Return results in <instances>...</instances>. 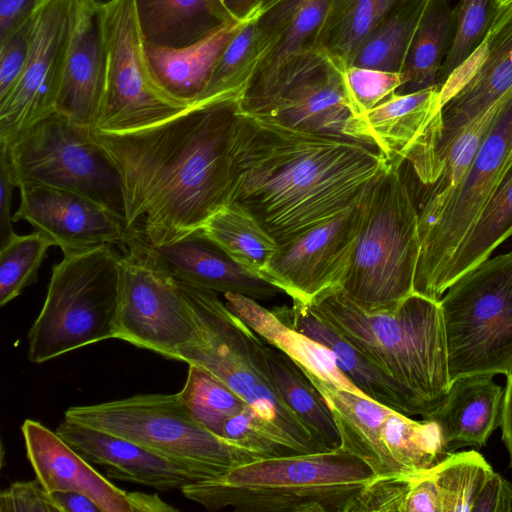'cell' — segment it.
<instances>
[{
  "mask_svg": "<svg viewBox=\"0 0 512 512\" xmlns=\"http://www.w3.org/2000/svg\"><path fill=\"white\" fill-rule=\"evenodd\" d=\"M387 164L371 142L239 112L229 204L253 216L280 245L359 203Z\"/></svg>",
  "mask_w": 512,
  "mask_h": 512,
  "instance_id": "2",
  "label": "cell"
},
{
  "mask_svg": "<svg viewBox=\"0 0 512 512\" xmlns=\"http://www.w3.org/2000/svg\"><path fill=\"white\" fill-rule=\"evenodd\" d=\"M260 14V13H259ZM256 14L245 20L211 72L199 105L240 100L271 48Z\"/></svg>",
  "mask_w": 512,
  "mask_h": 512,
  "instance_id": "34",
  "label": "cell"
},
{
  "mask_svg": "<svg viewBox=\"0 0 512 512\" xmlns=\"http://www.w3.org/2000/svg\"><path fill=\"white\" fill-rule=\"evenodd\" d=\"M400 167L388 163L360 200L357 238L339 286L368 312L392 310L415 292L419 213Z\"/></svg>",
  "mask_w": 512,
  "mask_h": 512,
  "instance_id": "6",
  "label": "cell"
},
{
  "mask_svg": "<svg viewBox=\"0 0 512 512\" xmlns=\"http://www.w3.org/2000/svg\"><path fill=\"white\" fill-rule=\"evenodd\" d=\"M440 86L393 93L352 121L354 137L373 143L388 163L408 161L420 183L437 178L436 150L442 134Z\"/></svg>",
  "mask_w": 512,
  "mask_h": 512,
  "instance_id": "17",
  "label": "cell"
},
{
  "mask_svg": "<svg viewBox=\"0 0 512 512\" xmlns=\"http://www.w3.org/2000/svg\"><path fill=\"white\" fill-rule=\"evenodd\" d=\"M502 440L509 455V467L512 468V373L507 376L504 389L501 423Z\"/></svg>",
  "mask_w": 512,
  "mask_h": 512,
  "instance_id": "53",
  "label": "cell"
},
{
  "mask_svg": "<svg viewBox=\"0 0 512 512\" xmlns=\"http://www.w3.org/2000/svg\"><path fill=\"white\" fill-rule=\"evenodd\" d=\"M243 23L231 20L182 48L144 42L146 57L157 84L173 99L190 107L199 105L214 65Z\"/></svg>",
  "mask_w": 512,
  "mask_h": 512,
  "instance_id": "26",
  "label": "cell"
},
{
  "mask_svg": "<svg viewBox=\"0 0 512 512\" xmlns=\"http://www.w3.org/2000/svg\"><path fill=\"white\" fill-rule=\"evenodd\" d=\"M144 248L153 261L173 279L217 293H235L267 301L280 288L237 263L202 229L165 245Z\"/></svg>",
  "mask_w": 512,
  "mask_h": 512,
  "instance_id": "20",
  "label": "cell"
},
{
  "mask_svg": "<svg viewBox=\"0 0 512 512\" xmlns=\"http://www.w3.org/2000/svg\"><path fill=\"white\" fill-rule=\"evenodd\" d=\"M201 229L237 263L260 277L278 248L259 222L235 204L221 208Z\"/></svg>",
  "mask_w": 512,
  "mask_h": 512,
  "instance_id": "36",
  "label": "cell"
},
{
  "mask_svg": "<svg viewBox=\"0 0 512 512\" xmlns=\"http://www.w3.org/2000/svg\"><path fill=\"white\" fill-rule=\"evenodd\" d=\"M49 495L58 512H103L90 497L77 491L55 490Z\"/></svg>",
  "mask_w": 512,
  "mask_h": 512,
  "instance_id": "51",
  "label": "cell"
},
{
  "mask_svg": "<svg viewBox=\"0 0 512 512\" xmlns=\"http://www.w3.org/2000/svg\"><path fill=\"white\" fill-rule=\"evenodd\" d=\"M54 241L35 230L14 234L0 246V305L5 306L37 281L38 270Z\"/></svg>",
  "mask_w": 512,
  "mask_h": 512,
  "instance_id": "40",
  "label": "cell"
},
{
  "mask_svg": "<svg viewBox=\"0 0 512 512\" xmlns=\"http://www.w3.org/2000/svg\"><path fill=\"white\" fill-rule=\"evenodd\" d=\"M403 512H443L434 468L411 476Z\"/></svg>",
  "mask_w": 512,
  "mask_h": 512,
  "instance_id": "47",
  "label": "cell"
},
{
  "mask_svg": "<svg viewBox=\"0 0 512 512\" xmlns=\"http://www.w3.org/2000/svg\"><path fill=\"white\" fill-rule=\"evenodd\" d=\"M454 33V9L447 0H430L417 25L402 69L407 94L439 86V77Z\"/></svg>",
  "mask_w": 512,
  "mask_h": 512,
  "instance_id": "32",
  "label": "cell"
},
{
  "mask_svg": "<svg viewBox=\"0 0 512 512\" xmlns=\"http://www.w3.org/2000/svg\"><path fill=\"white\" fill-rule=\"evenodd\" d=\"M55 432L86 460L106 467L110 478L160 491L181 489L194 482L179 465L123 437L66 419Z\"/></svg>",
  "mask_w": 512,
  "mask_h": 512,
  "instance_id": "24",
  "label": "cell"
},
{
  "mask_svg": "<svg viewBox=\"0 0 512 512\" xmlns=\"http://www.w3.org/2000/svg\"><path fill=\"white\" fill-rule=\"evenodd\" d=\"M122 252L113 338L173 359L195 336L187 302L142 244L130 241Z\"/></svg>",
  "mask_w": 512,
  "mask_h": 512,
  "instance_id": "14",
  "label": "cell"
},
{
  "mask_svg": "<svg viewBox=\"0 0 512 512\" xmlns=\"http://www.w3.org/2000/svg\"><path fill=\"white\" fill-rule=\"evenodd\" d=\"M498 8L497 0H459L454 9L453 39L440 71L439 86L482 43Z\"/></svg>",
  "mask_w": 512,
  "mask_h": 512,
  "instance_id": "41",
  "label": "cell"
},
{
  "mask_svg": "<svg viewBox=\"0 0 512 512\" xmlns=\"http://www.w3.org/2000/svg\"><path fill=\"white\" fill-rule=\"evenodd\" d=\"M429 1H400L367 37L352 65L402 72L410 43Z\"/></svg>",
  "mask_w": 512,
  "mask_h": 512,
  "instance_id": "37",
  "label": "cell"
},
{
  "mask_svg": "<svg viewBox=\"0 0 512 512\" xmlns=\"http://www.w3.org/2000/svg\"><path fill=\"white\" fill-rule=\"evenodd\" d=\"M307 305L410 391L426 413L443 400L451 379L439 301L414 292L392 310L368 312L334 287Z\"/></svg>",
  "mask_w": 512,
  "mask_h": 512,
  "instance_id": "3",
  "label": "cell"
},
{
  "mask_svg": "<svg viewBox=\"0 0 512 512\" xmlns=\"http://www.w3.org/2000/svg\"><path fill=\"white\" fill-rule=\"evenodd\" d=\"M238 102L197 105L129 133L91 131L120 174L128 242L173 243L230 203Z\"/></svg>",
  "mask_w": 512,
  "mask_h": 512,
  "instance_id": "1",
  "label": "cell"
},
{
  "mask_svg": "<svg viewBox=\"0 0 512 512\" xmlns=\"http://www.w3.org/2000/svg\"><path fill=\"white\" fill-rule=\"evenodd\" d=\"M41 0H0V42L26 21Z\"/></svg>",
  "mask_w": 512,
  "mask_h": 512,
  "instance_id": "50",
  "label": "cell"
},
{
  "mask_svg": "<svg viewBox=\"0 0 512 512\" xmlns=\"http://www.w3.org/2000/svg\"><path fill=\"white\" fill-rule=\"evenodd\" d=\"M379 441L395 476L414 475L432 469L450 453L433 421H416L393 409L388 411L380 425Z\"/></svg>",
  "mask_w": 512,
  "mask_h": 512,
  "instance_id": "33",
  "label": "cell"
},
{
  "mask_svg": "<svg viewBox=\"0 0 512 512\" xmlns=\"http://www.w3.org/2000/svg\"><path fill=\"white\" fill-rule=\"evenodd\" d=\"M0 153L17 187L35 183L83 194L126 227L120 174L91 130L55 111L10 141L0 142Z\"/></svg>",
  "mask_w": 512,
  "mask_h": 512,
  "instance_id": "11",
  "label": "cell"
},
{
  "mask_svg": "<svg viewBox=\"0 0 512 512\" xmlns=\"http://www.w3.org/2000/svg\"><path fill=\"white\" fill-rule=\"evenodd\" d=\"M106 63L100 4L76 0L75 25L56 111L95 129L105 91Z\"/></svg>",
  "mask_w": 512,
  "mask_h": 512,
  "instance_id": "21",
  "label": "cell"
},
{
  "mask_svg": "<svg viewBox=\"0 0 512 512\" xmlns=\"http://www.w3.org/2000/svg\"><path fill=\"white\" fill-rule=\"evenodd\" d=\"M376 477L343 450L255 460L223 476L191 482L183 495L208 510L237 512H352Z\"/></svg>",
  "mask_w": 512,
  "mask_h": 512,
  "instance_id": "4",
  "label": "cell"
},
{
  "mask_svg": "<svg viewBox=\"0 0 512 512\" xmlns=\"http://www.w3.org/2000/svg\"><path fill=\"white\" fill-rule=\"evenodd\" d=\"M76 0H41L31 13V44L23 73L0 101V142H8L56 111L75 25Z\"/></svg>",
  "mask_w": 512,
  "mask_h": 512,
  "instance_id": "15",
  "label": "cell"
},
{
  "mask_svg": "<svg viewBox=\"0 0 512 512\" xmlns=\"http://www.w3.org/2000/svg\"><path fill=\"white\" fill-rule=\"evenodd\" d=\"M190 310L195 336L172 360L197 365L226 384L300 454L326 452L283 402L263 370L260 336L212 290L175 280Z\"/></svg>",
  "mask_w": 512,
  "mask_h": 512,
  "instance_id": "5",
  "label": "cell"
},
{
  "mask_svg": "<svg viewBox=\"0 0 512 512\" xmlns=\"http://www.w3.org/2000/svg\"><path fill=\"white\" fill-rule=\"evenodd\" d=\"M411 476L375 477L357 497L352 512H403Z\"/></svg>",
  "mask_w": 512,
  "mask_h": 512,
  "instance_id": "44",
  "label": "cell"
},
{
  "mask_svg": "<svg viewBox=\"0 0 512 512\" xmlns=\"http://www.w3.org/2000/svg\"><path fill=\"white\" fill-rule=\"evenodd\" d=\"M439 300L451 383L512 373V249L455 280Z\"/></svg>",
  "mask_w": 512,
  "mask_h": 512,
  "instance_id": "9",
  "label": "cell"
},
{
  "mask_svg": "<svg viewBox=\"0 0 512 512\" xmlns=\"http://www.w3.org/2000/svg\"><path fill=\"white\" fill-rule=\"evenodd\" d=\"M26 455L48 492L72 490L90 497L103 512H130L127 492L96 471L56 432L26 419L21 426Z\"/></svg>",
  "mask_w": 512,
  "mask_h": 512,
  "instance_id": "23",
  "label": "cell"
},
{
  "mask_svg": "<svg viewBox=\"0 0 512 512\" xmlns=\"http://www.w3.org/2000/svg\"><path fill=\"white\" fill-rule=\"evenodd\" d=\"M17 187L5 156L0 153V246L15 233L12 229L11 199L12 191Z\"/></svg>",
  "mask_w": 512,
  "mask_h": 512,
  "instance_id": "49",
  "label": "cell"
},
{
  "mask_svg": "<svg viewBox=\"0 0 512 512\" xmlns=\"http://www.w3.org/2000/svg\"><path fill=\"white\" fill-rule=\"evenodd\" d=\"M329 3L275 0L261 10L258 21L271 39V48L246 91L268 83L295 53L314 44Z\"/></svg>",
  "mask_w": 512,
  "mask_h": 512,
  "instance_id": "30",
  "label": "cell"
},
{
  "mask_svg": "<svg viewBox=\"0 0 512 512\" xmlns=\"http://www.w3.org/2000/svg\"><path fill=\"white\" fill-rule=\"evenodd\" d=\"M121 258L113 245L65 255L52 268L43 307L28 333V360L40 364L113 338Z\"/></svg>",
  "mask_w": 512,
  "mask_h": 512,
  "instance_id": "8",
  "label": "cell"
},
{
  "mask_svg": "<svg viewBox=\"0 0 512 512\" xmlns=\"http://www.w3.org/2000/svg\"><path fill=\"white\" fill-rule=\"evenodd\" d=\"M20 205L13 221L24 220L47 234L64 256L103 245L123 251L129 237L125 225L87 196L48 185H19Z\"/></svg>",
  "mask_w": 512,
  "mask_h": 512,
  "instance_id": "19",
  "label": "cell"
},
{
  "mask_svg": "<svg viewBox=\"0 0 512 512\" xmlns=\"http://www.w3.org/2000/svg\"><path fill=\"white\" fill-rule=\"evenodd\" d=\"M263 370L274 390L326 452L341 447L329 404L305 371L288 355L260 337Z\"/></svg>",
  "mask_w": 512,
  "mask_h": 512,
  "instance_id": "27",
  "label": "cell"
},
{
  "mask_svg": "<svg viewBox=\"0 0 512 512\" xmlns=\"http://www.w3.org/2000/svg\"><path fill=\"white\" fill-rule=\"evenodd\" d=\"M31 15L13 33L0 42V101L20 79L30 50Z\"/></svg>",
  "mask_w": 512,
  "mask_h": 512,
  "instance_id": "45",
  "label": "cell"
},
{
  "mask_svg": "<svg viewBox=\"0 0 512 512\" xmlns=\"http://www.w3.org/2000/svg\"><path fill=\"white\" fill-rule=\"evenodd\" d=\"M95 1H96L98 4H100V5H105V4L109 3V2H110V1H112V0H95Z\"/></svg>",
  "mask_w": 512,
  "mask_h": 512,
  "instance_id": "56",
  "label": "cell"
},
{
  "mask_svg": "<svg viewBox=\"0 0 512 512\" xmlns=\"http://www.w3.org/2000/svg\"><path fill=\"white\" fill-rule=\"evenodd\" d=\"M512 91V1L500 6L478 48L440 86L442 134L438 177L451 145L478 117Z\"/></svg>",
  "mask_w": 512,
  "mask_h": 512,
  "instance_id": "16",
  "label": "cell"
},
{
  "mask_svg": "<svg viewBox=\"0 0 512 512\" xmlns=\"http://www.w3.org/2000/svg\"><path fill=\"white\" fill-rule=\"evenodd\" d=\"M499 103L474 120L451 145L444 159L442 172L436 182L427 187L423 199L444 195L462 179L491 127Z\"/></svg>",
  "mask_w": 512,
  "mask_h": 512,
  "instance_id": "42",
  "label": "cell"
},
{
  "mask_svg": "<svg viewBox=\"0 0 512 512\" xmlns=\"http://www.w3.org/2000/svg\"><path fill=\"white\" fill-rule=\"evenodd\" d=\"M273 1H275V0H265V5H264V7H265V6H267L269 3L273 2ZM264 7H263V8H264Z\"/></svg>",
  "mask_w": 512,
  "mask_h": 512,
  "instance_id": "57",
  "label": "cell"
},
{
  "mask_svg": "<svg viewBox=\"0 0 512 512\" xmlns=\"http://www.w3.org/2000/svg\"><path fill=\"white\" fill-rule=\"evenodd\" d=\"M493 472L475 450L450 452L434 467L443 512H471L478 493Z\"/></svg>",
  "mask_w": 512,
  "mask_h": 512,
  "instance_id": "39",
  "label": "cell"
},
{
  "mask_svg": "<svg viewBox=\"0 0 512 512\" xmlns=\"http://www.w3.org/2000/svg\"><path fill=\"white\" fill-rule=\"evenodd\" d=\"M401 0H330L314 45L345 66Z\"/></svg>",
  "mask_w": 512,
  "mask_h": 512,
  "instance_id": "35",
  "label": "cell"
},
{
  "mask_svg": "<svg viewBox=\"0 0 512 512\" xmlns=\"http://www.w3.org/2000/svg\"><path fill=\"white\" fill-rule=\"evenodd\" d=\"M512 161V91L499 103L490 129L458 184L423 199L419 213L421 252L414 291L439 301L447 266Z\"/></svg>",
  "mask_w": 512,
  "mask_h": 512,
  "instance_id": "10",
  "label": "cell"
},
{
  "mask_svg": "<svg viewBox=\"0 0 512 512\" xmlns=\"http://www.w3.org/2000/svg\"><path fill=\"white\" fill-rule=\"evenodd\" d=\"M130 512H175L177 508L164 502L157 494L127 492Z\"/></svg>",
  "mask_w": 512,
  "mask_h": 512,
  "instance_id": "52",
  "label": "cell"
},
{
  "mask_svg": "<svg viewBox=\"0 0 512 512\" xmlns=\"http://www.w3.org/2000/svg\"><path fill=\"white\" fill-rule=\"evenodd\" d=\"M345 69L310 44L295 53L268 83L246 91L238 102L239 112L282 127L357 139L352 131L354 116L345 90Z\"/></svg>",
  "mask_w": 512,
  "mask_h": 512,
  "instance_id": "12",
  "label": "cell"
},
{
  "mask_svg": "<svg viewBox=\"0 0 512 512\" xmlns=\"http://www.w3.org/2000/svg\"><path fill=\"white\" fill-rule=\"evenodd\" d=\"M224 299L227 307L249 328L292 358L306 374L361 394L338 369L329 349L288 325L254 299L235 293H224Z\"/></svg>",
  "mask_w": 512,
  "mask_h": 512,
  "instance_id": "28",
  "label": "cell"
},
{
  "mask_svg": "<svg viewBox=\"0 0 512 512\" xmlns=\"http://www.w3.org/2000/svg\"><path fill=\"white\" fill-rule=\"evenodd\" d=\"M511 236L512 161L451 258L441 281V295L460 276L488 259Z\"/></svg>",
  "mask_w": 512,
  "mask_h": 512,
  "instance_id": "31",
  "label": "cell"
},
{
  "mask_svg": "<svg viewBox=\"0 0 512 512\" xmlns=\"http://www.w3.org/2000/svg\"><path fill=\"white\" fill-rule=\"evenodd\" d=\"M64 419L130 440L171 461L194 482L225 475L260 458L198 423L178 394H138L104 403L72 406Z\"/></svg>",
  "mask_w": 512,
  "mask_h": 512,
  "instance_id": "7",
  "label": "cell"
},
{
  "mask_svg": "<svg viewBox=\"0 0 512 512\" xmlns=\"http://www.w3.org/2000/svg\"><path fill=\"white\" fill-rule=\"evenodd\" d=\"M344 83L351 113L359 117L395 93L404 75L351 65L344 71Z\"/></svg>",
  "mask_w": 512,
  "mask_h": 512,
  "instance_id": "43",
  "label": "cell"
},
{
  "mask_svg": "<svg viewBox=\"0 0 512 512\" xmlns=\"http://www.w3.org/2000/svg\"><path fill=\"white\" fill-rule=\"evenodd\" d=\"M0 512H58L49 492L35 478L16 481L0 494Z\"/></svg>",
  "mask_w": 512,
  "mask_h": 512,
  "instance_id": "46",
  "label": "cell"
},
{
  "mask_svg": "<svg viewBox=\"0 0 512 512\" xmlns=\"http://www.w3.org/2000/svg\"><path fill=\"white\" fill-rule=\"evenodd\" d=\"M272 311L285 323L329 349L338 369L362 395L407 416H422L427 412L410 391L370 361L307 304L293 302L291 307L282 305Z\"/></svg>",
  "mask_w": 512,
  "mask_h": 512,
  "instance_id": "22",
  "label": "cell"
},
{
  "mask_svg": "<svg viewBox=\"0 0 512 512\" xmlns=\"http://www.w3.org/2000/svg\"><path fill=\"white\" fill-rule=\"evenodd\" d=\"M106 79L93 132L122 134L167 121L191 107L166 94L155 81L133 0L100 5Z\"/></svg>",
  "mask_w": 512,
  "mask_h": 512,
  "instance_id": "13",
  "label": "cell"
},
{
  "mask_svg": "<svg viewBox=\"0 0 512 512\" xmlns=\"http://www.w3.org/2000/svg\"><path fill=\"white\" fill-rule=\"evenodd\" d=\"M510 1H512V0H497V3H498V6L500 7V6H503L507 3H509Z\"/></svg>",
  "mask_w": 512,
  "mask_h": 512,
  "instance_id": "55",
  "label": "cell"
},
{
  "mask_svg": "<svg viewBox=\"0 0 512 512\" xmlns=\"http://www.w3.org/2000/svg\"><path fill=\"white\" fill-rule=\"evenodd\" d=\"M144 42L182 48L233 19L220 0H133Z\"/></svg>",
  "mask_w": 512,
  "mask_h": 512,
  "instance_id": "29",
  "label": "cell"
},
{
  "mask_svg": "<svg viewBox=\"0 0 512 512\" xmlns=\"http://www.w3.org/2000/svg\"><path fill=\"white\" fill-rule=\"evenodd\" d=\"M228 14L237 21H245L259 14L265 0H220Z\"/></svg>",
  "mask_w": 512,
  "mask_h": 512,
  "instance_id": "54",
  "label": "cell"
},
{
  "mask_svg": "<svg viewBox=\"0 0 512 512\" xmlns=\"http://www.w3.org/2000/svg\"><path fill=\"white\" fill-rule=\"evenodd\" d=\"M360 201L297 237L278 245L261 277L308 304L339 287L347 272L360 222Z\"/></svg>",
  "mask_w": 512,
  "mask_h": 512,
  "instance_id": "18",
  "label": "cell"
},
{
  "mask_svg": "<svg viewBox=\"0 0 512 512\" xmlns=\"http://www.w3.org/2000/svg\"><path fill=\"white\" fill-rule=\"evenodd\" d=\"M402 1V0H401Z\"/></svg>",
  "mask_w": 512,
  "mask_h": 512,
  "instance_id": "58",
  "label": "cell"
},
{
  "mask_svg": "<svg viewBox=\"0 0 512 512\" xmlns=\"http://www.w3.org/2000/svg\"><path fill=\"white\" fill-rule=\"evenodd\" d=\"M471 512H512V484L493 472L478 493Z\"/></svg>",
  "mask_w": 512,
  "mask_h": 512,
  "instance_id": "48",
  "label": "cell"
},
{
  "mask_svg": "<svg viewBox=\"0 0 512 512\" xmlns=\"http://www.w3.org/2000/svg\"><path fill=\"white\" fill-rule=\"evenodd\" d=\"M188 366L187 378L178 397L198 423L222 437L226 421L248 405L207 370L193 364Z\"/></svg>",
  "mask_w": 512,
  "mask_h": 512,
  "instance_id": "38",
  "label": "cell"
},
{
  "mask_svg": "<svg viewBox=\"0 0 512 512\" xmlns=\"http://www.w3.org/2000/svg\"><path fill=\"white\" fill-rule=\"evenodd\" d=\"M504 389L492 375L456 379L437 407L422 415L433 421L449 452L484 446L500 426Z\"/></svg>",
  "mask_w": 512,
  "mask_h": 512,
  "instance_id": "25",
  "label": "cell"
}]
</instances>
